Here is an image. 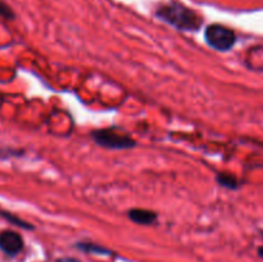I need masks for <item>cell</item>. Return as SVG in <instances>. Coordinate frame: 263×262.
<instances>
[{
    "instance_id": "obj_11",
    "label": "cell",
    "mask_w": 263,
    "mask_h": 262,
    "mask_svg": "<svg viewBox=\"0 0 263 262\" xmlns=\"http://www.w3.org/2000/svg\"><path fill=\"white\" fill-rule=\"evenodd\" d=\"M258 253H259V256L263 257V247H261V248L258 249Z\"/></svg>"
},
{
    "instance_id": "obj_3",
    "label": "cell",
    "mask_w": 263,
    "mask_h": 262,
    "mask_svg": "<svg viewBox=\"0 0 263 262\" xmlns=\"http://www.w3.org/2000/svg\"><path fill=\"white\" fill-rule=\"evenodd\" d=\"M205 41L211 48L220 51L230 50L236 41L233 30L222 25H210L204 32Z\"/></svg>"
},
{
    "instance_id": "obj_4",
    "label": "cell",
    "mask_w": 263,
    "mask_h": 262,
    "mask_svg": "<svg viewBox=\"0 0 263 262\" xmlns=\"http://www.w3.org/2000/svg\"><path fill=\"white\" fill-rule=\"evenodd\" d=\"M23 248V239L18 233L4 230L0 233V249L9 256H15Z\"/></svg>"
},
{
    "instance_id": "obj_6",
    "label": "cell",
    "mask_w": 263,
    "mask_h": 262,
    "mask_svg": "<svg viewBox=\"0 0 263 262\" xmlns=\"http://www.w3.org/2000/svg\"><path fill=\"white\" fill-rule=\"evenodd\" d=\"M216 180H217V182L221 185V186L226 188V189L234 190V189H238L239 188L238 179H236V177L231 174L220 172V174L216 176Z\"/></svg>"
},
{
    "instance_id": "obj_8",
    "label": "cell",
    "mask_w": 263,
    "mask_h": 262,
    "mask_svg": "<svg viewBox=\"0 0 263 262\" xmlns=\"http://www.w3.org/2000/svg\"><path fill=\"white\" fill-rule=\"evenodd\" d=\"M17 152L13 151V149H3L0 148V159H4L8 158V157H12V156H17Z\"/></svg>"
},
{
    "instance_id": "obj_9",
    "label": "cell",
    "mask_w": 263,
    "mask_h": 262,
    "mask_svg": "<svg viewBox=\"0 0 263 262\" xmlns=\"http://www.w3.org/2000/svg\"><path fill=\"white\" fill-rule=\"evenodd\" d=\"M0 14L2 15H4L5 18H13V13H12V10L9 9V8L7 7V5H4L3 4V3H0Z\"/></svg>"
},
{
    "instance_id": "obj_5",
    "label": "cell",
    "mask_w": 263,
    "mask_h": 262,
    "mask_svg": "<svg viewBox=\"0 0 263 262\" xmlns=\"http://www.w3.org/2000/svg\"><path fill=\"white\" fill-rule=\"evenodd\" d=\"M128 217L134 222L140 223V225H152L157 221V213L153 211L144 210V208H134L128 211Z\"/></svg>"
},
{
    "instance_id": "obj_1",
    "label": "cell",
    "mask_w": 263,
    "mask_h": 262,
    "mask_svg": "<svg viewBox=\"0 0 263 262\" xmlns=\"http://www.w3.org/2000/svg\"><path fill=\"white\" fill-rule=\"evenodd\" d=\"M157 14L167 23L176 27L177 30L197 31L202 26V20L199 15L194 10L179 3H171V4L159 8Z\"/></svg>"
},
{
    "instance_id": "obj_7",
    "label": "cell",
    "mask_w": 263,
    "mask_h": 262,
    "mask_svg": "<svg viewBox=\"0 0 263 262\" xmlns=\"http://www.w3.org/2000/svg\"><path fill=\"white\" fill-rule=\"evenodd\" d=\"M79 248L85 252H91V253H99V254L109 253V251H107V249L103 248V247L95 246V244H90V243H80Z\"/></svg>"
},
{
    "instance_id": "obj_2",
    "label": "cell",
    "mask_w": 263,
    "mask_h": 262,
    "mask_svg": "<svg viewBox=\"0 0 263 262\" xmlns=\"http://www.w3.org/2000/svg\"><path fill=\"white\" fill-rule=\"evenodd\" d=\"M91 138L98 145L113 151L131 149L136 145L135 140L128 134L117 127H108L95 130L91 133Z\"/></svg>"
},
{
    "instance_id": "obj_10",
    "label": "cell",
    "mask_w": 263,
    "mask_h": 262,
    "mask_svg": "<svg viewBox=\"0 0 263 262\" xmlns=\"http://www.w3.org/2000/svg\"><path fill=\"white\" fill-rule=\"evenodd\" d=\"M57 262H80V261H79V259H76V258H69V257H66V258L58 259Z\"/></svg>"
}]
</instances>
